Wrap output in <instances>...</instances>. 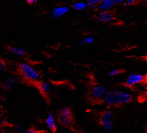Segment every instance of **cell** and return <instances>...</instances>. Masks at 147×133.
<instances>
[{"instance_id":"1","label":"cell","mask_w":147,"mask_h":133,"mask_svg":"<svg viewBox=\"0 0 147 133\" xmlns=\"http://www.w3.org/2000/svg\"><path fill=\"white\" fill-rule=\"evenodd\" d=\"M103 100L109 106L118 107L131 102L133 100V96L126 91L111 90L108 91Z\"/></svg>"},{"instance_id":"2","label":"cell","mask_w":147,"mask_h":133,"mask_svg":"<svg viewBox=\"0 0 147 133\" xmlns=\"http://www.w3.org/2000/svg\"><path fill=\"white\" fill-rule=\"evenodd\" d=\"M18 71L21 75L26 79L30 82L36 83L39 81L40 75L33 66L27 62H21L18 65Z\"/></svg>"},{"instance_id":"3","label":"cell","mask_w":147,"mask_h":133,"mask_svg":"<svg viewBox=\"0 0 147 133\" xmlns=\"http://www.w3.org/2000/svg\"><path fill=\"white\" fill-rule=\"evenodd\" d=\"M57 118L60 124L65 127L68 128L73 124V114L71 110L68 107H63L60 109L58 113Z\"/></svg>"},{"instance_id":"4","label":"cell","mask_w":147,"mask_h":133,"mask_svg":"<svg viewBox=\"0 0 147 133\" xmlns=\"http://www.w3.org/2000/svg\"><path fill=\"white\" fill-rule=\"evenodd\" d=\"M100 123L106 131H111L114 127L113 112L110 110L104 112L101 116Z\"/></svg>"},{"instance_id":"5","label":"cell","mask_w":147,"mask_h":133,"mask_svg":"<svg viewBox=\"0 0 147 133\" xmlns=\"http://www.w3.org/2000/svg\"><path fill=\"white\" fill-rule=\"evenodd\" d=\"M108 92L107 88L101 86V85H96L90 90V97L91 98L95 100H103L106 94Z\"/></svg>"},{"instance_id":"6","label":"cell","mask_w":147,"mask_h":133,"mask_svg":"<svg viewBox=\"0 0 147 133\" xmlns=\"http://www.w3.org/2000/svg\"><path fill=\"white\" fill-rule=\"evenodd\" d=\"M145 81V76L140 73H132L128 75L125 82L128 88H132L137 84L143 83Z\"/></svg>"},{"instance_id":"7","label":"cell","mask_w":147,"mask_h":133,"mask_svg":"<svg viewBox=\"0 0 147 133\" xmlns=\"http://www.w3.org/2000/svg\"><path fill=\"white\" fill-rule=\"evenodd\" d=\"M45 124L48 129L51 132H56L57 130V125L56 117L53 112H49L45 119Z\"/></svg>"},{"instance_id":"8","label":"cell","mask_w":147,"mask_h":133,"mask_svg":"<svg viewBox=\"0 0 147 133\" xmlns=\"http://www.w3.org/2000/svg\"><path fill=\"white\" fill-rule=\"evenodd\" d=\"M96 18L98 21L106 23L111 22L114 19V16L110 11H100Z\"/></svg>"},{"instance_id":"9","label":"cell","mask_w":147,"mask_h":133,"mask_svg":"<svg viewBox=\"0 0 147 133\" xmlns=\"http://www.w3.org/2000/svg\"><path fill=\"white\" fill-rule=\"evenodd\" d=\"M116 4L115 0H101L97 9L99 11H110Z\"/></svg>"},{"instance_id":"10","label":"cell","mask_w":147,"mask_h":133,"mask_svg":"<svg viewBox=\"0 0 147 133\" xmlns=\"http://www.w3.org/2000/svg\"><path fill=\"white\" fill-rule=\"evenodd\" d=\"M69 9L68 7L65 5L59 6L56 8H54L52 12V16L54 18L58 19L61 17L63 16L69 12Z\"/></svg>"},{"instance_id":"11","label":"cell","mask_w":147,"mask_h":133,"mask_svg":"<svg viewBox=\"0 0 147 133\" xmlns=\"http://www.w3.org/2000/svg\"><path fill=\"white\" fill-rule=\"evenodd\" d=\"M36 83L38 89L42 94H48L51 92V87L49 83L45 81H38Z\"/></svg>"},{"instance_id":"12","label":"cell","mask_w":147,"mask_h":133,"mask_svg":"<svg viewBox=\"0 0 147 133\" xmlns=\"http://www.w3.org/2000/svg\"><path fill=\"white\" fill-rule=\"evenodd\" d=\"M15 84V78L13 77H8L4 81L2 86L4 90L9 91L14 88Z\"/></svg>"},{"instance_id":"13","label":"cell","mask_w":147,"mask_h":133,"mask_svg":"<svg viewBox=\"0 0 147 133\" xmlns=\"http://www.w3.org/2000/svg\"><path fill=\"white\" fill-rule=\"evenodd\" d=\"M10 50L14 55L17 56H24L27 53L26 50L20 47H11Z\"/></svg>"},{"instance_id":"14","label":"cell","mask_w":147,"mask_h":133,"mask_svg":"<svg viewBox=\"0 0 147 133\" xmlns=\"http://www.w3.org/2000/svg\"><path fill=\"white\" fill-rule=\"evenodd\" d=\"M87 4L86 3H84L83 1H79L76 2L72 5V9L75 10L80 11V10H83L87 8Z\"/></svg>"},{"instance_id":"15","label":"cell","mask_w":147,"mask_h":133,"mask_svg":"<svg viewBox=\"0 0 147 133\" xmlns=\"http://www.w3.org/2000/svg\"><path fill=\"white\" fill-rule=\"evenodd\" d=\"M101 1V0H87V7L91 9H94L97 8L98 5L100 4Z\"/></svg>"},{"instance_id":"16","label":"cell","mask_w":147,"mask_h":133,"mask_svg":"<svg viewBox=\"0 0 147 133\" xmlns=\"http://www.w3.org/2000/svg\"><path fill=\"white\" fill-rule=\"evenodd\" d=\"M95 41V38L92 36H88L82 40L78 41V44L80 45H84V44H91L94 43Z\"/></svg>"},{"instance_id":"17","label":"cell","mask_w":147,"mask_h":133,"mask_svg":"<svg viewBox=\"0 0 147 133\" xmlns=\"http://www.w3.org/2000/svg\"><path fill=\"white\" fill-rule=\"evenodd\" d=\"M121 71H122V70L119 69H113V70L110 71L109 73V75L111 77H114V76H116L120 74Z\"/></svg>"},{"instance_id":"18","label":"cell","mask_w":147,"mask_h":133,"mask_svg":"<svg viewBox=\"0 0 147 133\" xmlns=\"http://www.w3.org/2000/svg\"><path fill=\"white\" fill-rule=\"evenodd\" d=\"M6 66V64L4 60L0 58V72L3 71Z\"/></svg>"},{"instance_id":"19","label":"cell","mask_w":147,"mask_h":133,"mask_svg":"<svg viewBox=\"0 0 147 133\" xmlns=\"http://www.w3.org/2000/svg\"><path fill=\"white\" fill-rule=\"evenodd\" d=\"M16 130L17 132H21L24 131V126L22 124H18L16 127Z\"/></svg>"},{"instance_id":"20","label":"cell","mask_w":147,"mask_h":133,"mask_svg":"<svg viewBox=\"0 0 147 133\" xmlns=\"http://www.w3.org/2000/svg\"><path fill=\"white\" fill-rule=\"evenodd\" d=\"M139 1V0H126V3H127L128 4H129L130 5L131 4H134L136 3L137 2H138Z\"/></svg>"},{"instance_id":"21","label":"cell","mask_w":147,"mask_h":133,"mask_svg":"<svg viewBox=\"0 0 147 133\" xmlns=\"http://www.w3.org/2000/svg\"><path fill=\"white\" fill-rule=\"evenodd\" d=\"M27 133H35L37 132V130H36L34 128H29L25 131Z\"/></svg>"},{"instance_id":"22","label":"cell","mask_w":147,"mask_h":133,"mask_svg":"<svg viewBox=\"0 0 147 133\" xmlns=\"http://www.w3.org/2000/svg\"><path fill=\"white\" fill-rule=\"evenodd\" d=\"M0 124H1V125H2L5 126V125H7L8 123H7V121L6 120V119H2L1 120V122H0Z\"/></svg>"},{"instance_id":"23","label":"cell","mask_w":147,"mask_h":133,"mask_svg":"<svg viewBox=\"0 0 147 133\" xmlns=\"http://www.w3.org/2000/svg\"><path fill=\"white\" fill-rule=\"evenodd\" d=\"M116 3L117 4H122V3H124L126 0H115Z\"/></svg>"},{"instance_id":"24","label":"cell","mask_w":147,"mask_h":133,"mask_svg":"<svg viewBox=\"0 0 147 133\" xmlns=\"http://www.w3.org/2000/svg\"><path fill=\"white\" fill-rule=\"evenodd\" d=\"M26 1L29 4H34L36 2L37 0H26Z\"/></svg>"}]
</instances>
